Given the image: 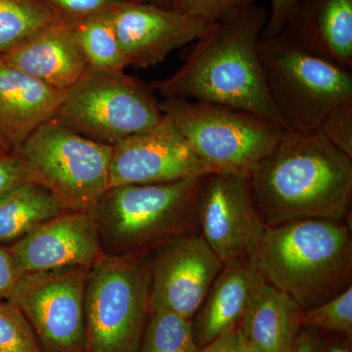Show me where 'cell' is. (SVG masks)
<instances>
[{"label":"cell","mask_w":352,"mask_h":352,"mask_svg":"<svg viewBox=\"0 0 352 352\" xmlns=\"http://www.w3.org/2000/svg\"><path fill=\"white\" fill-rule=\"evenodd\" d=\"M267 17L265 9L254 3L228 19L215 21L194 43L182 66L150 87L164 98L219 104L286 129L268 94L259 60L258 43Z\"/></svg>","instance_id":"cell-1"},{"label":"cell","mask_w":352,"mask_h":352,"mask_svg":"<svg viewBox=\"0 0 352 352\" xmlns=\"http://www.w3.org/2000/svg\"><path fill=\"white\" fill-rule=\"evenodd\" d=\"M248 176L267 226L309 219L344 221L351 215L352 157L319 131H286Z\"/></svg>","instance_id":"cell-2"},{"label":"cell","mask_w":352,"mask_h":352,"mask_svg":"<svg viewBox=\"0 0 352 352\" xmlns=\"http://www.w3.org/2000/svg\"><path fill=\"white\" fill-rule=\"evenodd\" d=\"M250 261L266 282L310 309L352 286L351 227L325 219L267 226Z\"/></svg>","instance_id":"cell-3"},{"label":"cell","mask_w":352,"mask_h":352,"mask_svg":"<svg viewBox=\"0 0 352 352\" xmlns=\"http://www.w3.org/2000/svg\"><path fill=\"white\" fill-rule=\"evenodd\" d=\"M203 176L160 184L109 188L91 210L106 256H146L189 231L198 230Z\"/></svg>","instance_id":"cell-4"},{"label":"cell","mask_w":352,"mask_h":352,"mask_svg":"<svg viewBox=\"0 0 352 352\" xmlns=\"http://www.w3.org/2000/svg\"><path fill=\"white\" fill-rule=\"evenodd\" d=\"M258 55L273 105L287 131H318L338 106L352 101V71L302 50L283 34L261 38Z\"/></svg>","instance_id":"cell-5"},{"label":"cell","mask_w":352,"mask_h":352,"mask_svg":"<svg viewBox=\"0 0 352 352\" xmlns=\"http://www.w3.org/2000/svg\"><path fill=\"white\" fill-rule=\"evenodd\" d=\"M29 182L50 190L67 210L91 212L109 189L113 146L96 142L53 118L12 153Z\"/></svg>","instance_id":"cell-6"},{"label":"cell","mask_w":352,"mask_h":352,"mask_svg":"<svg viewBox=\"0 0 352 352\" xmlns=\"http://www.w3.org/2000/svg\"><path fill=\"white\" fill-rule=\"evenodd\" d=\"M145 256H104L90 267L85 291V352H139L150 308Z\"/></svg>","instance_id":"cell-7"},{"label":"cell","mask_w":352,"mask_h":352,"mask_svg":"<svg viewBox=\"0 0 352 352\" xmlns=\"http://www.w3.org/2000/svg\"><path fill=\"white\" fill-rule=\"evenodd\" d=\"M160 109L215 173H249L287 131L252 113L208 102L164 98Z\"/></svg>","instance_id":"cell-8"},{"label":"cell","mask_w":352,"mask_h":352,"mask_svg":"<svg viewBox=\"0 0 352 352\" xmlns=\"http://www.w3.org/2000/svg\"><path fill=\"white\" fill-rule=\"evenodd\" d=\"M164 117L151 87L124 72L89 69L65 91L55 116L72 131L110 146L157 126Z\"/></svg>","instance_id":"cell-9"},{"label":"cell","mask_w":352,"mask_h":352,"mask_svg":"<svg viewBox=\"0 0 352 352\" xmlns=\"http://www.w3.org/2000/svg\"><path fill=\"white\" fill-rule=\"evenodd\" d=\"M90 267L28 273L7 300L25 315L43 352H85V291Z\"/></svg>","instance_id":"cell-10"},{"label":"cell","mask_w":352,"mask_h":352,"mask_svg":"<svg viewBox=\"0 0 352 352\" xmlns=\"http://www.w3.org/2000/svg\"><path fill=\"white\" fill-rule=\"evenodd\" d=\"M199 232L222 263L249 261L267 226L252 200L248 173H208L198 208Z\"/></svg>","instance_id":"cell-11"},{"label":"cell","mask_w":352,"mask_h":352,"mask_svg":"<svg viewBox=\"0 0 352 352\" xmlns=\"http://www.w3.org/2000/svg\"><path fill=\"white\" fill-rule=\"evenodd\" d=\"M150 268V308L192 320L223 268L199 230L189 231L154 252Z\"/></svg>","instance_id":"cell-12"},{"label":"cell","mask_w":352,"mask_h":352,"mask_svg":"<svg viewBox=\"0 0 352 352\" xmlns=\"http://www.w3.org/2000/svg\"><path fill=\"white\" fill-rule=\"evenodd\" d=\"M212 173L164 116L157 126L113 146L109 188L175 182Z\"/></svg>","instance_id":"cell-13"},{"label":"cell","mask_w":352,"mask_h":352,"mask_svg":"<svg viewBox=\"0 0 352 352\" xmlns=\"http://www.w3.org/2000/svg\"><path fill=\"white\" fill-rule=\"evenodd\" d=\"M110 18L127 67L138 69L162 63L173 51L195 43L214 23L173 7L132 0L115 9Z\"/></svg>","instance_id":"cell-14"},{"label":"cell","mask_w":352,"mask_h":352,"mask_svg":"<svg viewBox=\"0 0 352 352\" xmlns=\"http://www.w3.org/2000/svg\"><path fill=\"white\" fill-rule=\"evenodd\" d=\"M23 274L85 266L105 256L90 212L66 210L8 245Z\"/></svg>","instance_id":"cell-15"},{"label":"cell","mask_w":352,"mask_h":352,"mask_svg":"<svg viewBox=\"0 0 352 352\" xmlns=\"http://www.w3.org/2000/svg\"><path fill=\"white\" fill-rule=\"evenodd\" d=\"M64 95L0 57V141L15 151L39 126L55 118Z\"/></svg>","instance_id":"cell-16"},{"label":"cell","mask_w":352,"mask_h":352,"mask_svg":"<svg viewBox=\"0 0 352 352\" xmlns=\"http://www.w3.org/2000/svg\"><path fill=\"white\" fill-rule=\"evenodd\" d=\"M281 34L302 50L352 71V0H302Z\"/></svg>","instance_id":"cell-17"},{"label":"cell","mask_w":352,"mask_h":352,"mask_svg":"<svg viewBox=\"0 0 352 352\" xmlns=\"http://www.w3.org/2000/svg\"><path fill=\"white\" fill-rule=\"evenodd\" d=\"M0 57L61 91L76 85L88 69L74 25L66 22L51 25Z\"/></svg>","instance_id":"cell-18"},{"label":"cell","mask_w":352,"mask_h":352,"mask_svg":"<svg viewBox=\"0 0 352 352\" xmlns=\"http://www.w3.org/2000/svg\"><path fill=\"white\" fill-rule=\"evenodd\" d=\"M261 278L251 261L224 264L191 320L199 349L238 327Z\"/></svg>","instance_id":"cell-19"},{"label":"cell","mask_w":352,"mask_h":352,"mask_svg":"<svg viewBox=\"0 0 352 352\" xmlns=\"http://www.w3.org/2000/svg\"><path fill=\"white\" fill-rule=\"evenodd\" d=\"M302 309L263 278L254 289L238 330L258 352H291L302 331Z\"/></svg>","instance_id":"cell-20"},{"label":"cell","mask_w":352,"mask_h":352,"mask_svg":"<svg viewBox=\"0 0 352 352\" xmlns=\"http://www.w3.org/2000/svg\"><path fill=\"white\" fill-rule=\"evenodd\" d=\"M66 210L45 187L32 182L21 183L0 197V245L13 244Z\"/></svg>","instance_id":"cell-21"},{"label":"cell","mask_w":352,"mask_h":352,"mask_svg":"<svg viewBox=\"0 0 352 352\" xmlns=\"http://www.w3.org/2000/svg\"><path fill=\"white\" fill-rule=\"evenodd\" d=\"M60 22L43 0H0V56Z\"/></svg>","instance_id":"cell-22"},{"label":"cell","mask_w":352,"mask_h":352,"mask_svg":"<svg viewBox=\"0 0 352 352\" xmlns=\"http://www.w3.org/2000/svg\"><path fill=\"white\" fill-rule=\"evenodd\" d=\"M73 25L88 69L105 73H122L127 68L110 13Z\"/></svg>","instance_id":"cell-23"},{"label":"cell","mask_w":352,"mask_h":352,"mask_svg":"<svg viewBox=\"0 0 352 352\" xmlns=\"http://www.w3.org/2000/svg\"><path fill=\"white\" fill-rule=\"evenodd\" d=\"M192 322L163 310L151 311L139 352H198Z\"/></svg>","instance_id":"cell-24"},{"label":"cell","mask_w":352,"mask_h":352,"mask_svg":"<svg viewBox=\"0 0 352 352\" xmlns=\"http://www.w3.org/2000/svg\"><path fill=\"white\" fill-rule=\"evenodd\" d=\"M302 328L352 338V286L310 309L302 310Z\"/></svg>","instance_id":"cell-25"},{"label":"cell","mask_w":352,"mask_h":352,"mask_svg":"<svg viewBox=\"0 0 352 352\" xmlns=\"http://www.w3.org/2000/svg\"><path fill=\"white\" fill-rule=\"evenodd\" d=\"M0 352H43L29 321L8 300H0Z\"/></svg>","instance_id":"cell-26"},{"label":"cell","mask_w":352,"mask_h":352,"mask_svg":"<svg viewBox=\"0 0 352 352\" xmlns=\"http://www.w3.org/2000/svg\"><path fill=\"white\" fill-rule=\"evenodd\" d=\"M63 22L75 24L113 12L127 0H43Z\"/></svg>","instance_id":"cell-27"},{"label":"cell","mask_w":352,"mask_h":352,"mask_svg":"<svg viewBox=\"0 0 352 352\" xmlns=\"http://www.w3.org/2000/svg\"><path fill=\"white\" fill-rule=\"evenodd\" d=\"M173 8L215 22L228 19L258 0H170Z\"/></svg>","instance_id":"cell-28"},{"label":"cell","mask_w":352,"mask_h":352,"mask_svg":"<svg viewBox=\"0 0 352 352\" xmlns=\"http://www.w3.org/2000/svg\"><path fill=\"white\" fill-rule=\"evenodd\" d=\"M318 131L340 151L352 157V101L333 109Z\"/></svg>","instance_id":"cell-29"},{"label":"cell","mask_w":352,"mask_h":352,"mask_svg":"<svg viewBox=\"0 0 352 352\" xmlns=\"http://www.w3.org/2000/svg\"><path fill=\"white\" fill-rule=\"evenodd\" d=\"M302 0H270L271 11L261 38H271L281 34L292 14Z\"/></svg>","instance_id":"cell-30"},{"label":"cell","mask_w":352,"mask_h":352,"mask_svg":"<svg viewBox=\"0 0 352 352\" xmlns=\"http://www.w3.org/2000/svg\"><path fill=\"white\" fill-rule=\"evenodd\" d=\"M23 275L8 245H0V300L9 298Z\"/></svg>","instance_id":"cell-31"},{"label":"cell","mask_w":352,"mask_h":352,"mask_svg":"<svg viewBox=\"0 0 352 352\" xmlns=\"http://www.w3.org/2000/svg\"><path fill=\"white\" fill-rule=\"evenodd\" d=\"M25 182L29 177L22 162L14 154H0V197Z\"/></svg>","instance_id":"cell-32"},{"label":"cell","mask_w":352,"mask_h":352,"mask_svg":"<svg viewBox=\"0 0 352 352\" xmlns=\"http://www.w3.org/2000/svg\"><path fill=\"white\" fill-rule=\"evenodd\" d=\"M242 338L238 327L230 329L212 342L199 349L198 352H241Z\"/></svg>","instance_id":"cell-33"},{"label":"cell","mask_w":352,"mask_h":352,"mask_svg":"<svg viewBox=\"0 0 352 352\" xmlns=\"http://www.w3.org/2000/svg\"><path fill=\"white\" fill-rule=\"evenodd\" d=\"M322 342L321 333L310 328H302L296 338L291 352H319Z\"/></svg>","instance_id":"cell-34"},{"label":"cell","mask_w":352,"mask_h":352,"mask_svg":"<svg viewBox=\"0 0 352 352\" xmlns=\"http://www.w3.org/2000/svg\"><path fill=\"white\" fill-rule=\"evenodd\" d=\"M352 338L336 336L333 339L325 342L323 340L319 352H352Z\"/></svg>","instance_id":"cell-35"},{"label":"cell","mask_w":352,"mask_h":352,"mask_svg":"<svg viewBox=\"0 0 352 352\" xmlns=\"http://www.w3.org/2000/svg\"><path fill=\"white\" fill-rule=\"evenodd\" d=\"M132 1L142 2V3L154 4V6L166 7V8H171V7H173L170 0H132Z\"/></svg>","instance_id":"cell-36"},{"label":"cell","mask_w":352,"mask_h":352,"mask_svg":"<svg viewBox=\"0 0 352 352\" xmlns=\"http://www.w3.org/2000/svg\"><path fill=\"white\" fill-rule=\"evenodd\" d=\"M0 154H12L8 147L0 141Z\"/></svg>","instance_id":"cell-37"},{"label":"cell","mask_w":352,"mask_h":352,"mask_svg":"<svg viewBox=\"0 0 352 352\" xmlns=\"http://www.w3.org/2000/svg\"><path fill=\"white\" fill-rule=\"evenodd\" d=\"M241 352H258L254 351V349H252L251 346H248L247 344L242 340V349H241Z\"/></svg>","instance_id":"cell-38"}]
</instances>
